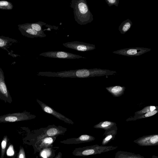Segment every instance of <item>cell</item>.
<instances>
[{
    "mask_svg": "<svg viewBox=\"0 0 158 158\" xmlns=\"http://www.w3.org/2000/svg\"><path fill=\"white\" fill-rule=\"evenodd\" d=\"M62 154L61 152H59L54 158H62Z\"/></svg>",
    "mask_w": 158,
    "mask_h": 158,
    "instance_id": "30",
    "label": "cell"
},
{
    "mask_svg": "<svg viewBox=\"0 0 158 158\" xmlns=\"http://www.w3.org/2000/svg\"><path fill=\"white\" fill-rule=\"evenodd\" d=\"M117 128L114 127L109 129L106 130L103 134L104 137L101 143L102 145L105 146L112 140H114L117 134Z\"/></svg>",
    "mask_w": 158,
    "mask_h": 158,
    "instance_id": "15",
    "label": "cell"
},
{
    "mask_svg": "<svg viewBox=\"0 0 158 158\" xmlns=\"http://www.w3.org/2000/svg\"><path fill=\"white\" fill-rule=\"evenodd\" d=\"M8 156H12L14 154V152L13 145H11L9 147L6 152Z\"/></svg>",
    "mask_w": 158,
    "mask_h": 158,
    "instance_id": "26",
    "label": "cell"
},
{
    "mask_svg": "<svg viewBox=\"0 0 158 158\" xmlns=\"http://www.w3.org/2000/svg\"><path fill=\"white\" fill-rule=\"evenodd\" d=\"M36 101L40 106L43 110L45 113L52 115L58 119L62 120L67 123L72 125L74 124V122L71 119L57 112L39 100L36 99Z\"/></svg>",
    "mask_w": 158,
    "mask_h": 158,
    "instance_id": "10",
    "label": "cell"
},
{
    "mask_svg": "<svg viewBox=\"0 0 158 158\" xmlns=\"http://www.w3.org/2000/svg\"><path fill=\"white\" fill-rule=\"evenodd\" d=\"M18 158H26L25 151L23 147L20 148L19 150Z\"/></svg>",
    "mask_w": 158,
    "mask_h": 158,
    "instance_id": "27",
    "label": "cell"
},
{
    "mask_svg": "<svg viewBox=\"0 0 158 158\" xmlns=\"http://www.w3.org/2000/svg\"><path fill=\"white\" fill-rule=\"evenodd\" d=\"M132 25V22L128 19L121 23L118 27V30L121 34H124L130 29Z\"/></svg>",
    "mask_w": 158,
    "mask_h": 158,
    "instance_id": "20",
    "label": "cell"
},
{
    "mask_svg": "<svg viewBox=\"0 0 158 158\" xmlns=\"http://www.w3.org/2000/svg\"><path fill=\"white\" fill-rule=\"evenodd\" d=\"M108 70L100 69H81L61 72H40L37 75L48 77H58L61 78H86L94 76L101 73H105Z\"/></svg>",
    "mask_w": 158,
    "mask_h": 158,
    "instance_id": "1",
    "label": "cell"
},
{
    "mask_svg": "<svg viewBox=\"0 0 158 158\" xmlns=\"http://www.w3.org/2000/svg\"><path fill=\"white\" fill-rule=\"evenodd\" d=\"M18 29L22 34L26 37L30 38H43L45 37L40 34L37 31L31 28L27 23L18 25Z\"/></svg>",
    "mask_w": 158,
    "mask_h": 158,
    "instance_id": "14",
    "label": "cell"
},
{
    "mask_svg": "<svg viewBox=\"0 0 158 158\" xmlns=\"http://www.w3.org/2000/svg\"><path fill=\"white\" fill-rule=\"evenodd\" d=\"M114 124L113 123L105 121L95 125L94 127L95 128H102L107 130L114 127Z\"/></svg>",
    "mask_w": 158,
    "mask_h": 158,
    "instance_id": "21",
    "label": "cell"
},
{
    "mask_svg": "<svg viewBox=\"0 0 158 158\" xmlns=\"http://www.w3.org/2000/svg\"><path fill=\"white\" fill-rule=\"evenodd\" d=\"M7 141V137L6 135L5 136L1 143V153L0 158H3Z\"/></svg>",
    "mask_w": 158,
    "mask_h": 158,
    "instance_id": "23",
    "label": "cell"
},
{
    "mask_svg": "<svg viewBox=\"0 0 158 158\" xmlns=\"http://www.w3.org/2000/svg\"><path fill=\"white\" fill-rule=\"evenodd\" d=\"M150 111V106L146 107L145 108L141 111H140V113H144L145 112H148Z\"/></svg>",
    "mask_w": 158,
    "mask_h": 158,
    "instance_id": "29",
    "label": "cell"
},
{
    "mask_svg": "<svg viewBox=\"0 0 158 158\" xmlns=\"http://www.w3.org/2000/svg\"><path fill=\"white\" fill-rule=\"evenodd\" d=\"M27 24L31 28L37 31L40 34L44 36L45 37L46 36V34L44 32L42 29V26L46 24V23L39 21L35 23H27Z\"/></svg>",
    "mask_w": 158,
    "mask_h": 158,
    "instance_id": "19",
    "label": "cell"
},
{
    "mask_svg": "<svg viewBox=\"0 0 158 158\" xmlns=\"http://www.w3.org/2000/svg\"><path fill=\"white\" fill-rule=\"evenodd\" d=\"M56 136L48 137L37 141L33 145L35 151L40 152L45 148L53 146V143L56 140Z\"/></svg>",
    "mask_w": 158,
    "mask_h": 158,
    "instance_id": "13",
    "label": "cell"
},
{
    "mask_svg": "<svg viewBox=\"0 0 158 158\" xmlns=\"http://www.w3.org/2000/svg\"><path fill=\"white\" fill-rule=\"evenodd\" d=\"M0 99L5 102L11 103L12 99L5 80L3 72L0 67Z\"/></svg>",
    "mask_w": 158,
    "mask_h": 158,
    "instance_id": "9",
    "label": "cell"
},
{
    "mask_svg": "<svg viewBox=\"0 0 158 158\" xmlns=\"http://www.w3.org/2000/svg\"><path fill=\"white\" fill-rule=\"evenodd\" d=\"M70 6L73 9L75 21L79 24L86 25L94 20L86 0H72Z\"/></svg>",
    "mask_w": 158,
    "mask_h": 158,
    "instance_id": "2",
    "label": "cell"
},
{
    "mask_svg": "<svg viewBox=\"0 0 158 158\" xmlns=\"http://www.w3.org/2000/svg\"><path fill=\"white\" fill-rule=\"evenodd\" d=\"M115 158H144V157L139 154L120 150L116 152L115 155Z\"/></svg>",
    "mask_w": 158,
    "mask_h": 158,
    "instance_id": "16",
    "label": "cell"
},
{
    "mask_svg": "<svg viewBox=\"0 0 158 158\" xmlns=\"http://www.w3.org/2000/svg\"><path fill=\"white\" fill-rule=\"evenodd\" d=\"M35 115L24 111L21 112L8 114L0 116V123L17 122L35 118Z\"/></svg>",
    "mask_w": 158,
    "mask_h": 158,
    "instance_id": "5",
    "label": "cell"
},
{
    "mask_svg": "<svg viewBox=\"0 0 158 158\" xmlns=\"http://www.w3.org/2000/svg\"><path fill=\"white\" fill-rule=\"evenodd\" d=\"M18 41L9 37L0 36V48L8 51V48L14 43H17Z\"/></svg>",
    "mask_w": 158,
    "mask_h": 158,
    "instance_id": "17",
    "label": "cell"
},
{
    "mask_svg": "<svg viewBox=\"0 0 158 158\" xmlns=\"http://www.w3.org/2000/svg\"><path fill=\"white\" fill-rule=\"evenodd\" d=\"M95 138L91 135H82L77 138H73L67 139L60 141L61 143L67 144H77L89 142L95 139Z\"/></svg>",
    "mask_w": 158,
    "mask_h": 158,
    "instance_id": "12",
    "label": "cell"
},
{
    "mask_svg": "<svg viewBox=\"0 0 158 158\" xmlns=\"http://www.w3.org/2000/svg\"><path fill=\"white\" fill-rule=\"evenodd\" d=\"M151 50L150 48L137 47L120 49L112 52L118 55L133 57L142 55Z\"/></svg>",
    "mask_w": 158,
    "mask_h": 158,
    "instance_id": "7",
    "label": "cell"
},
{
    "mask_svg": "<svg viewBox=\"0 0 158 158\" xmlns=\"http://www.w3.org/2000/svg\"><path fill=\"white\" fill-rule=\"evenodd\" d=\"M117 146L99 145L98 144L83 147L76 148L73 151V155L75 156H85L100 154L117 149Z\"/></svg>",
    "mask_w": 158,
    "mask_h": 158,
    "instance_id": "4",
    "label": "cell"
},
{
    "mask_svg": "<svg viewBox=\"0 0 158 158\" xmlns=\"http://www.w3.org/2000/svg\"><path fill=\"white\" fill-rule=\"evenodd\" d=\"M55 156H56V155H53V156H52L51 157L49 158H54Z\"/></svg>",
    "mask_w": 158,
    "mask_h": 158,
    "instance_id": "33",
    "label": "cell"
},
{
    "mask_svg": "<svg viewBox=\"0 0 158 158\" xmlns=\"http://www.w3.org/2000/svg\"><path fill=\"white\" fill-rule=\"evenodd\" d=\"M157 113V111L154 110L152 111H149L147 112L144 115L145 117H149L153 116L156 114Z\"/></svg>",
    "mask_w": 158,
    "mask_h": 158,
    "instance_id": "28",
    "label": "cell"
},
{
    "mask_svg": "<svg viewBox=\"0 0 158 158\" xmlns=\"http://www.w3.org/2000/svg\"><path fill=\"white\" fill-rule=\"evenodd\" d=\"M105 1L109 6L114 5L118 6L119 2V0H105Z\"/></svg>",
    "mask_w": 158,
    "mask_h": 158,
    "instance_id": "25",
    "label": "cell"
},
{
    "mask_svg": "<svg viewBox=\"0 0 158 158\" xmlns=\"http://www.w3.org/2000/svg\"><path fill=\"white\" fill-rule=\"evenodd\" d=\"M123 90L122 87L119 86H116L111 88L110 91L114 94L117 95L120 94Z\"/></svg>",
    "mask_w": 158,
    "mask_h": 158,
    "instance_id": "24",
    "label": "cell"
},
{
    "mask_svg": "<svg viewBox=\"0 0 158 158\" xmlns=\"http://www.w3.org/2000/svg\"><path fill=\"white\" fill-rule=\"evenodd\" d=\"M57 147H53V146H51L42 149L39 152L40 157L42 158H49L55 155V152L57 149H55Z\"/></svg>",
    "mask_w": 158,
    "mask_h": 158,
    "instance_id": "18",
    "label": "cell"
},
{
    "mask_svg": "<svg viewBox=\"0 0 158 158\" xmlns=\"http://www.w3.org/2000/svg\"><path fill=\"white\" fill-rule=\"evenodd\" d=\"M150 111H152L156 109V107L154 106H150Z\"/></svg>",
    "mask_w": 158,
    "mask_h": 158,
    "instance_id": "31",
    "label": "cell"
},
{
    "mask_svg": "<svg viewBox=\"0 0 158 158\" xmlns=\"http://www.w3.org/2000/svg\"><path fill=\"white\" fill-rule=\"evenodd\" d=\"M152 158H158V157L155 155H153L152 156Z\"/></svg>",
    "mask_w": 158,
    "mask_h": 158,
    "instance_id": "32",
    "label": "cell"
},
{
    "mask_svg": "<svg viewBox=\"0 0 158 158\" xmlns=\"http://www.w3.org/2000/svg\"><path fill=\"white\" fill-rule=\"evenodd\" d=\"M67 131L66 128L55 125H49L47 127L41 128L34 131L31 141L33 145L37 141L47 137L56 136L64 134Z\"/></svg>",
    "mask_w": 158,
    "mask_h": 158,
    "instance_id": "3",
    "label": "cell"
},
{
    "mask_svg": "<svg viewBox=\"0 0 158 158\" xmlns=\"http://www.w3.org/2000/svg\"><path fill=\"white\" fill-rule=\"evenodd\" d=\"M62 45L67 48L82 52L93 50L96 48L94 44L78 41L67 42Z\"/></svg>",
    "mask_w": 158,
    "mask_h": 158,
    "instance_id": "8",
    "label": "cell"
},
{
    "mask_svg": "<svg viewBox=\"0 0 158 158\" xmlns=\"http://www.w3.org/2000/svg\"><path fill=\"white\" fill-rule=\"evenodd\" d=\"M13 5L9 2L6 1H0V9L3 10H12Z\"/></svg>",
    "mask_w": 158,
    "mask_h": 158,
    "instance_id": "22",
    "label": "cell"
},
{
    "mask_svg": "<svg viewBox=\"0 0 158 158\" xmlns=\"http://www.w3.org/2000/svg\"><path fill=\"white\" fill-rule=\"evenodd\" d=\"M133 142L141 146L158 145V134L144 135L134 140Z\"/></svg>",
    "mask_w": 158,
    "mask_h": 158,
    "instance_id": "11",
    "label": "cell"
},
{
    "mask_svg": "<svg viewBox=\"0 0 158 158\" xmlns=\"http://www.w3.org/2000/svg\"><path fill=\"white\" fill-rule=\"evenodd\" d=\"M39 55L45 57L62 59L86 58L85 57L78 55L63 51H48L42 53Z\"/></svg>",
    "mask_w": 158,
    "mask_h": 158,
    "instance_id": "6",
    "label": "cell"
}]
</instances>
